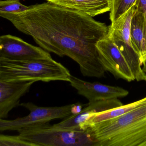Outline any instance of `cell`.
<instances>
[{
    "label": "cell",
    "mask_w": 146,
    "mask_h": 146,
    "mask_svg": "<svg viewBox=\"0 0 146 146\" xmlns=\"http://www.w3.org/2000/svg\"><path fill=\"white\" fill-rule=\"evenodd\" d=\"M29 7L5 19L44 50L76 61L84 76H104L106 71L96 44L107 36L109 26L82 13L48 2Z\"/></svg>",
    "instance_id": "cell-1"
},
{
    "label": "cell",
    "mask_w": 146,
    "mask_h": 146,
    "mask_svg": "<svg viewBox=\"0 0 146 146\" xmlns=\"http://www.w3.org/2000/svg\"><path fill=\"white\" fill-rule=\"evenodd\" d=\"M89 127L97 146H146V103Z\"/></svg>",
    "instance_id": "cell-2"
},
{
    "label": "cell",
    "mask_w": 146,
    "mask_h": 146,
    "mask_svg": "<svg viewBox=\"0 0 146 146\" xmlns=\"http://www.w3.org/2000/svg\"><path fill=\"white\" fill-rule=\"evenodd\" d=\"M70 71L52 58L16 60L0 58V81L69 82Z\"/></svg>",
    "instance_id": "cell-3"
},
{
    "label": "cell",
    "mask_w": 146,
    "mask_h": 146,
    "mask_svg": "<svg viewBox=\"0 0 146 146\" xmlns=\"http://www.w3.org/2000/svg\"><path fill=\"white\" fill-rule=\"evenodd\" d=\"M23 140L37 146H97L90 127L84 131L54 128L48 122L33 125L17 131Z\"/></svg>",
    "instance_id": "cell-4"
},
{
    "label": "cell",
    "mask_w": 146,
    "mask_h": 146,
    "mask_svg": "<svg viewBox=\"0 0 146 146\" xmlns=\"http://www.w3.org/2000/svg\"><path fill=\"white\" fill-rule=\"evenodd\" d=\"M135 6L130 8L109 26L108 36L111 38L125 58L135 80L145 81L146 74L143 72L140 57L135 51L130 39V25Z\"/></svg>",
    "instance_id": "cell-5"
},
{
    "label": "cell",
    "mask_w": 146,
    "mask_h": 146,
    "mask_svg": "<svg viewBox=\"0 0 146 146\" xmlns=\"http://www.w3.org/2000/svg\"><path fill=\"white\" fill-rule=\"evenodd\" d=\"M73 104L46 107L36 106L32 102H23L19 106L29 110V114L13 120L0 119V131H18L33 125L48 123L53 119L65 118L72 115Z\"/></svg>",
    "instance_id": "cell-6"
},
{
    "label": "cell",
    "mask_w": 146,
    "mask_h": 146,
    "mask_svg": "<svg viewBox=\"0 0 146 146\" xmlns=\"http://www.w3.org/2000/svg\"><path fill=\"white\" fill-rule=\"evenodd\" d=\"M96 47L100 62L106 71L110 72L116 78L129 82L135 80L127 61L108 35L98 42Z\"/></svg>",
    "instance_id": "cell-7"
},
{
    "label": "cell",
    "mask_w": 146,
    "mask_h": 146,
    "mask_svg": "<svg viewBox=\"0 0 146 146\" xmlns=\"http://www.w3.org/2000/svg\"><path fill=\"white\" fill-rule=\"evenodd\" d=\"M0 58L16 60H42L52 58L49 52L11 35L0 36Z\"/></svg>",
    "instance_id": "cell-8"
},
{
    "label": "cell",
    "mask_w": 146,
    "mask_h": 146,
    "mask_svg": "<svg viewBox=\"0 0 146 146\" xmlns=\"http://www.w3.org/2000/svg\"><path fill=\"white\" fill-rule=\"evenodd\" d=\"M123 105V103L118 98L89 102L86 105V107L83 108L79 113L72 114L60 123L52 125V126L57 129L68 130L83 131V128L85 123L96 113Z\"/></svg>",
    "instance_id": "cell-9"
},
{
    "label": "cell",
    "mask_w": 146,
    "mask_h": 146,
    "mask_svg": "<svg viewBox=\"0 0 146 146\" xmlns=\"http://www.w3.org/2000/svg\"><path fill=\"white\" fill-rule=\"evenodd\" d=\"M69 82L78 93L91 102L101 100L125 97L129 91L123 88L102 84L98 82H87L76 77L71 76Z\"/></svg>",
    "instance_id": "cell-10"
},
{
    "label": "cell",
    "mask_w": 146,
    "mask_h": 146,
    "mask_svg": "<svg viewBox=\"0 0 146 146\" xmlns=\"http://www.w3.org/2000/svg\"><path fill=\"white\" fill-rule=\"evenodd\" d=\"M34 83L0 81V119L6 118L9 113L20 105V99L29 92Z\"/></svg>",
    "instance_id": "cell-11"
},
{
    "label": "cell",
    "mask_w": 146,
    "mask_h": 146,
    "mask_svg": "<svg viewBox=\"0 0 146 146\" xmlns=\"http://www.w3.org/2000/svg\"><path fill=\"white\" fill-rule=\"evenodd\" d=\"M61 7L80 12L94 17L110 12L111 0H46Z\"/></svg>",
    "instance_id": "cell-12"
},
{
    "label": "cell",
    "mask_w": 146,
    "mask_h": 146,
    "mask_svg": "<svg viewBox=\"0 0 146 146\" xmlns=\"http://www.w3.org/2000/svg\"><path fill=\"white\" fill-rule=\"evenodd\" d=\"M130 39L135 51L140 57L142 66L146 58V38L144 28V19L141 13L135 7L130 25Z\"/></svg>",
    "instance_id": "cell-13"
},
{
    "label": "cell",
    "mask_w": 146,
    "mask_h": 146,
    "mask_svg": "<svg viewBox=\"0 0 146 146\" xmlns=\"http://www.w3.org/2000/svg\"><path fill=\"white\" fill-rule=\"evenodd\" d=\"M146 103V96L141 100L126 105L96 113L87 121L84 125L83 130H85L91 125L101 121L121 116L139 106Z\"/></svg>",
    "instance_id": "cell-14"
},
{
    "label": "cell",
    "mask_w": 146,
    "mask_h": 146,
    "mask_svg": "<svg viewBox=\"0 0 146 146\" xmlns=\"http://www.w3.org/2000/svg\"><path fill=\"white\" fill-rule=\"evenodd\" d=\"M136 0H111L110 19L111 22L117 19L130 8L135 6Z\"/></svg>",
    "instance_id": "cell-15"
},
{
    "label": "cell",
    "mask_w": 146,
    "mask_h": 146,
    "mask_svg": "<svg viewBox=\"0 0 146 146\" xmlns=\"http://www.w3.org/2000/svg\"><path fill=\"white\" fill-rule=\"evenodd\" d=\"M29 8V6L21 4L20 1L1 0L0 1V16L5 19L9 15L23 12Z\"/></svg>",
    "instance_id": "cell-16"
},
{
    "label": "cell",
    "mask_w": 146,
    "mask_h": 146,
    "mask_svg": "<svg viewBox=\"0 0 146 146\" xmlns=\"http://www.w3.org/2000/svg\"><path fill=\"white\" fill-rule=\"evenodd\" d=\"M0 146H37L36 144L22 139L18 135H0Z\"/></svg>",
    "instance_id": "cell-17"
},
{
    "label": "cell",
    "mask_w": 146,
    "mask_h": 146,
    "mask_svg": "<svg viewBox=\"0 0 146 146\" xmlns=\"http://www.w3.org/2000/svg\"><path fill=\"white\" fill-rule=\"evenodd\" d=\"M135 7L139 12L142 14L144 17V28L146 38V0H136Z\"/></svg>",
    "instance_id": "cell-18"
},
{
    "label": "cell",
    "mask_w": 146,
    "mask_h": 146,
    "mask_svg": "<svg viewBox=\"0 0 146 146\" xmlns=\"http://www.w3.org/2000/svg\"><path fill=\"white\" fill-rule=\"evenodd\" d=\"M86 105H83L80 102L75 103L73 104V107L72 108V114H77L79 113L83 109V107Z\"/></svg>",
    "instance_id": "cell-19"
},
{
    "label": "cell",
    "mask_w": 146,
    "mask_h": 146,
    "mask_svg": "<svg viewBox=\"0 0 146 146\" xmlns=\"http://www.w3.org/2000/svg\"><path fill=\"white\" fill-rule=\"evenodd\" d=\"M18 1H20V0H18Z\"/></svg>",
    "instance_id": "cell-20"
},
{
    "label": "cell",
    "mask_w": 146,
    "mask_h": 146,
    "mask_svg": "<svg viewBox=\"0 0 146 146\" xmlns=\"http://www.w3.org/2000/svg\"><path fill=\"white\" fill-rule=\"evenodd\" d=\"M145 81H146V80H145Z\"/></svg>",
    "instance_id": "cell-21"
}]
</instances>
